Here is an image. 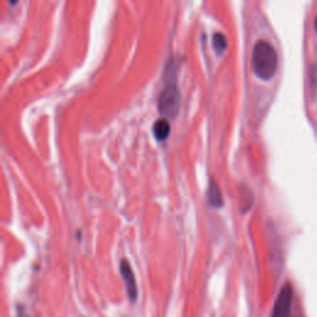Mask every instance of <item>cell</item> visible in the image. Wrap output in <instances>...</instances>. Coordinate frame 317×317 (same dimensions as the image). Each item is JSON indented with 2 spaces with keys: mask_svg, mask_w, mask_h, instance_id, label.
<instances>
[{
  "mask_svg": "<svg viewBox=\"0 0 317 317\" xmlns=\"http://www.w3.org/2000/svg\"><path fill=\"white\" fill-rule=\"evenodd\" d=\"M253 71L260 80L268 81L275 74L278 67V55L270 42L259 40L252 52Z\"/></svg>",
  "mask_w": 317,
  "mask_h": 317,
  "instance_id": "6da1fadb",
  "label": "cell"
},
{
  "mask_svg": "<svg viewBox=\"0 0 317 317\" xmlns=\"http://www.w3.org/2000/svg\"><path fill=\"white\" fill-rule=\"evenodd\" d=\"M180 108V91L175 83H169L158 98V112L165 119H174Z\"/></svg>",
  "mask_w": 317,
  "mask_h": 317,
  "instance_id": "7a4b0ae2",
  "label": "cell"
},
{
  "mask_svg": "<svg viewBox=\"0 0 317 317\" xmlns=\"http://www.w3.org/2000/svg\"><path fill=\"white\" fill-rule=\"evenodd\" d=\"M293 296V289H291L290 285H284L280 293H279L278 298H276L272 317H290Z\"/></svg>",
  "mask_w": 317,
  "mask_h": 317,
  "instance_id": "3957f363",
  "label": "cell"
},
{
  "mask_svg": "<svg viewBox=\"0 0 317 317\" xmlns=\"http://www.w3.org/2000/svg\"><path fill=\"white\" fill-rule=\"evenodd\" d=\"M120 273H122L124 282H125V289L129 300H130L131 302L137 301L138 299L137 280H135V275L131 269V265L129 264V261L125 260V259H123L122 263H120Z\"/></svg>",
  "mask_w": 317,
  "mask_h": 317,
  "instance_id": "277c9868",
  "label": "cell"
},
{
  "mask_svg": "<svg viewBox=\"0 0 317 317\" xmlns=\"http://www.w3.org/2000/svg\"><path fill=\"white\" fill-rule=\"evenodd\" d=\"M207 200H208V203L212 207H216V208H218V207H221L223 204V196H222L220 186H218V183L215 180L209 181L208 191H207Z\"/></svg>",
  "mask_w": 317,
  "mask_h": 317,
  "instance_id": "5b68a950",
  "label": "cell"
},
{
  "mask_svg": "<svg viewBox=\"0 0 317 317\" xmlns=\"http://www.w3.org/2000/svg\"><path fill=\"white\" fill-rule=\"evenodd\" d=\"M152 131H154L155 138H156L157 140L164 141L168 139L170 131H171V126H170L169 119H165V118L157 119L156 122L154 123V126H152Z\"/></svg>",
  "mask_w": 317,
  "mask_h": 317,
  "instance_id": "8992f818",
  "label": "cell"
},
{
  "mask_svg": "<svg viewBox=\"0 0 317 317\" xmlns=\"http://www.w3.org/2000/svg\"><path fill=\"white\" fill-rule=\"evenodd\" d=\"M212 45L217 54L224 52V50L227 48V37L224 36V34L220 33V31L215 33L212 36Z\"/></svg>",
  "mask_w": 317,
  "mask_h": 317,
  "instance_id": "52a82bcc",
  "label": "cell"
},
{
  "mask_svg": "<svg viewBox=\"0 0 317 317\" xmlns=\"http://www.w3.org/2000/svg\"><path fill=\"white\" fill-rule=\"evenodd\" d=\"M315 29H316V33H317V18L315 20Z\"/></svg>",
  "mask_w": 317,
  "mask_h": 317,
  "instance_id": "ba28073f",
  "label": "cell"
}]
</instances>
